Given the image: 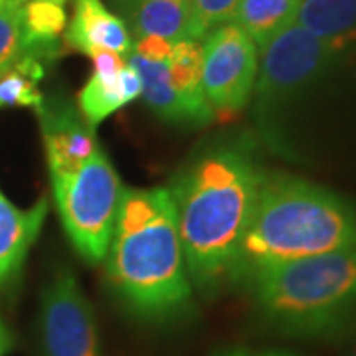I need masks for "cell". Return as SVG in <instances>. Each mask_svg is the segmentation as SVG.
Masks as SVG:
<instances>
[{
  "label": "cell",
  "mask_w": 356,
  "mask_h": 356,
  "mask_svg": "<svg viewBox=\"0 0 356 356\" xmlns=\"http://www.w3.org/2000/svg\"><path fill=\"white\" fill-rule=\"evenodd\" d=\"M264 175L254 143L220 137L194 154L166 186L188 277L204 297L229 283Z\"/></svg>",
  "instance_id": "cell-1"
},
{
  "label": "cell",
  "mask_w": 356,
  "mask_h": 356,
  "mask_svg": "<svg viewBox=\"0 0 356 356\" xmlns=\"http://www.w3.org/2000/svg\"><path fill=\"white\" fill-rule=\"evenodd\" d=\"M103 261L107 283L131 317L170 325L194 315L192 283L166 186H125Z\"/></svg>",
  "instance_id": "cell-2"
},
{
  "label": "cell",
  "mask_w": 356,
  "mask_h": 356,
  "mask_svg": "<svg viewBox=\"0 0 356 356\" xmlns=\"http://www.w3.org/2000/svg\"><path fill=\"white\" fill-rule=\"evenodd\" d=\"M353 245L356 204L303 178L266 172L229 283L245 285L271 267Z\"/></svg>",
  "instance_id": "cell-3"
},
{
  "label": "cell",
  "mask_w": 356,
  "mask_h": 356,
  "mask_svg": "<svg viewBox=\"0 0 356 356\" xmlns=\"http://www.w3.org/2000/svg\"><path fill=\"white\" fill-rule=\"evenodd\" d=\"M245 287L259 317L281 334H337L356 315V245L266 269Z\"/></svg>",
  "instance_id": "cell-4"
},
{
  "label": "cell",
  "mask_w": 356,
  "mask_h": 356,
  "mask_svg": "<svg viewBox=\"0 0 356 356\" xmlns=\"http://www.w3.org/2000/svg\"><path fill=\"white\" fill-rule=\"evenodd\" d=\"M123 191L103 147L76 172L51 178L54 202L65 236L89 264H99L107 255Z\"/></svg>",
  "instance_id": "cell-5"
},
{
  "label": "cell",
  "mask_w": 356,
  "mask_h": 356,
  "mask_svg": "<svg viewBox=\"0 0 356 356\" xmlns=\"http://www.w3.org/2000/svg\"><path fill=\"white\" fill-rule=\"evenodd\" d=\"M341 51L329 42L291 24L259 50L254 109L271 119L329 74Z\"/></svg>",
  "instance_id": "cell-6"
},
{
  "label": "cell",
  "mask_w": 356,
  "mask_h": 356,
  "mask_svg": "<svg viewBox=\"0 0 356 356\" xmlns=\"http://www.w3.org/2000/svg\"><path fill=\"white\" fill-rule=\"evenodd\" d=\"M259 50L234 22L218 26L202 38L204 97L216 117L242 113L252 102Z\"/></svg>",
  "instance_id": "cell-7"
},
{
  "label": "cell",
  "mask_w": 356,
  "mask_h": 356,
  "mask_svg": "<svg viewBox=\"0 0 356 356\" xmlns=\"http://www.w3.org/2000/svg\"><path fill=\"white\" fill-rule=\"evenodd\" d=\"M40 339L44 356H105L93 307L70 271H60L42 293Z\"/></svg>",
  "instance_id": "cell-8"
},
{
  "label": "cell",
  "mask_w": 356,
  "mask_h": 356,
  "mask_svg": "<svg viewBox=\"0 0 356 356\" xmlns=\"http://www.w3.org/2000/svg\"><path fill=\"white\" fill-rule=\"evenodd\" d=\"M36 115L50 178L76 172L102 147L95 137V129L86 121L76 105L64 97L44 99Z\"/></svg>",
  "instance_id": "cell-9"
},
{
  "label": "cell",
  "mask_w": 356,
  "mask_h": 356,
  "mask_svg": "<svg viewBox=\"0 0 356 356\" xmlns=\"http://www.w3.org/2000/svg\"><path fill=\"white\" fill-rule=\"evenodd\" d=\"M89 58L93 72L77 93V109L91 127L97 129L109 115L140 97V79L127 58L115 51H95Z\"/></svg>",
  "instance_id": "cell-10"
},
{
  "label": "cell",
  "mask_w": 356,
  "mask_h": 356,
  "mask_svg": "<svg viewBox=\"0 0 356 356\" xmlns=\"http://www.w3.org/2000/svg\"><path fill=\"white\" fill-rule=\"evenodd\" d=\"M48 212V198H40L30 208H18L0 191V291L18 281Z\"/></svg>",
  "instance_id": "cell-11"
},
{
  "label": "cell",
  "mask_w": 356,
  "mask_h": 356,
  "mask_svg": "<svg viewBox=\"0 0 356 356\" xmlns=\"http://www.w3.org/2000/svg\"><path fill=\"white\" fill-rule=\"evenodd\" d=\"M70 50L93 56L95 51H115L123 58L133 54V38L125 22L107 10L102 0H76L74 16L64 32Z\"/></svg>",
  "instance_id": "cell-12"
},
{
  "label": "cell",
  "mask_w": 356,
  "mask_h": 356,
  "mask_svg": "<svg viewBox=\"0 0 356 356\" xmlns=\"http://www.w3.org/2000/svg\"><path fill=\"white\" fill-rule=\"evenodd\" d=\"M133 42L159 36L178 44L192 36L191 0H115Z\"/></svg>",
  "instance_id": "cell-13"
},
{
  "label": "cell",
  "mask_w": 356,
  "mask_h": 356,
  "mask_svg": "<svg viewBox=\"0 0 356 356\" xmlns=\"http://www.w3.org/2000/svg\"><path fill=\"white\" fill-rule=\"evenodd\" d=\"M168 81L177 99L182 105L188 125H210L216 113L208 105L202 89V42L182 40L172 46V54L166 62Z\"/></svg>",
  "instance_id": "cell-14"
},
{
  "label": "cell",
  "mask_w": 356,
  "mask_h": 356,
  "mask_svg": "<svg viewBox=\"0 0 356 356\" xmlns=\"http://www.w3.org/2000/svg\"><path fill=\"white\" fill-rule=\"evenodd\" d=\"M67 14L56 0H28L22 6V30L28 56L48 64L60 56Z\"/></svg>",
  "instance_id": "cell-15"
},
{
  "label": "cell",
  "mask_w": 356,
  "mask_h": 356,
  "mask_svg": "<svg viewBox=\"0 0 356 356\" xmlns=\"http://www.w3.org/2000/svg\"><path fill=\"white\" fill-rule=\"evenodd\" d=\"M295 24L341 51L356 40V0H303Z\"/></svg>",
  "instance_id": "cell-16"
},
{
  "label": "cell",
  "mask_w": 356,
  "mask_h": 356,
  "mask_svg": "<svg viewBox=\"0 0 356 356\" xmlns=\"http://www.w3.org/2000/svg\"><path fill=\"white\" fill-rule=\"evenodd\" d=\"M303 0H240L229 22L240 26L252 38L257 50L295 24Z\"/></svg>",
  "instance_id": "cell-17"
},
{
  "label": "cell",
  "mask_w": 356,
  "mask_h": 356,
  "mask_svg": "<svg viewBox=\"0 0 356 356\" xmlns=\"http://www.w3.org/2000/svg\"><path fill=\"white\" fill-rule=\"evenodd\" d=\"M129 65L139 74L140 97L156 117L172 125H188L186 113L177 99L168 81V67L165 62H151L137 54L127 58Z\"/></svg>",
  "instance_id": "cell-18"
},
{
  "label": "cell",
  "mask_w": 356,
  "mask_h": 356,
  "mask_svg": "<svg viewBox=\"0 0 356 356\" xmlns=\"http://www.w3.org/2000/svg\"><path fill=\"white\" fill-rule=\"evenodd\" d=\"M46 74V64L24 58L20 64L0 74V109L8 107H30L38 109L44 103V93L40 91V81Z\"/></svg>",
  "instance_id": "cell-19"
},
{
  "label": "cell",
  "mask_w": 356,
  "mask_h": 356,
  "mask_svg": "<svg viewBox=\"0 0 356 356\" xmlns=\"http://www.w3.org/2000/svg\"><path fill=\"white\" fill-rule=\"evenodd\" d=\"M28 56L22 30V8L0 13V74L20 64Z\"/></svg>",
  "instance_id": "cell-20"
},
{
  "label": "cell",
  "mask_w": 356,
  "mask_h": 356,
  "mask_svg": "<svg viewBox=\"0 0 356 356\" xmlns=\"http://www.w3.org/2000/svg\"><path fill=\"white\" fill-rule=\"evenodd\" d=\"M240 0H191L194 40L202 42L210 30L229 22Z\"/></svg>",
  "instance_id": "cell-21"
},
{
  "label": "cell",
  "mask_w": 356,
  "mask_h": 356,
  "mask_svg": "<svg viewBox=\"0 0 356 356\" xmlns=\"http://www.w3.org/2000/svg\"><path fill=\"white\" fill-rule=\"evenodd\" d=\"M172 46L168 40L159 38V36H145L133 42V54H137L145 60L151 62H168L170 54H172Z\"/></svg>",
  "instance_id": "cell-22"
},
{
  "label": "cell",
  "mask_w": 356,
  "mask_h": 356,
  "mask_svg": "<svg viewBox=\"0 0 356 356\" xmlns=\"http://www.w3.org/2000/svg\"><path fill=\"white\" fill-rule=\"evenodd\" d=\"M216 356H297L287 350H248V348H234V350H226Z\"/></svg>",
  "instance_id": "cell-23"
},
{
  "label": "cell",
  "mask_w": 356,
  "mask_h": 356,
  "mask_svg": "<svg viewBox=\"0 0 356 356\" xmlns=\"http://www.w3.org/2000/svg\"><path fill=\"white\" fill-rule=\"evenodd\" d=\"M14 346V337L10 329L6 327V323L2 321L0 317V356H6L10 350H13Z\"/></svg>",
  "instance_id": "cell-24"
},
{
  "label": "cell",
  "mask_w": 356,
  "mask_h": 356,
  "mask_svg": "<svg viewBox=\"0 0 356 356\" xmlns=\"http://www.w3.org/2000/svg\"><path fill=\"white\" fill-rule=\"evenodd\" d=\"M28 0H0V13L13 10V8H22Z\"/></svg>",
  "instance_id": "cell-25"
},
{
  "label": "cell",
  "mask_w": 356,
  "mask_h": 356,
  "mask_svg": "<svg viewBox=\"0 0 356 356\" xmlns=\"http://www.w3.org/2000/svg\"><path fill=\"white\" fill-rule=\"evenodd\" d=\"M350 356H356V344H355V348H353V355Z\"/></svg>",
  "instance_id": "cell-26"
},
{
  "label": "cell",
  "mask_w": 356,
  "mask_h": 356,
  "mask_svg": "<svg viewBox=\"0 0 356 356\" xmlns=\"http://www.w3.org/2000/svg\"><path fill=\"white\" fill-rule=\"evenodd\" d=\"M56 2H60V4H64L65 0H56Z\"/></svg>",
  "instance_id": "cell-27"
}]
</instances>
